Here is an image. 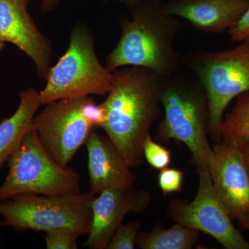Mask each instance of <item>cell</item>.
<instances>
[{"label": "cell", "mask_w": 249, "mask_h": 249, "mask_svg": "<svg viewBox=\"0 0 249 249\" xmlns=\"http://www.w3.org/2000/svg\"><path fill=\"white\" fill-rule=\"evenodd\" d=\"M47 249H77L79 234L68 228H57L45 232Z\"/></svg>", "instance_id": "ffe728a7"}, {"label": "cell", "mask_w": 249, "mask_h": 249, "mask_svg": "<svg viewBox=\"0 0 249 249\" xmlns=\"http://www.w3.org/2000/svg\"><path fill=\"white\" fill-rule=\"evenodd\" d=\"M6 42H1V41H0V53H1V52H3V51L4 50V49L6 48Z\"/></svg>", "instance_id": "4316f807"}, {"label": "cell", "mask_w": 249, "mask_h": 249, "mask_svg": "<svg viewBox=\"0 0 249 249\" xmlns=\"http://www.w3.org/2000/svg\"><path fill=\"white\" fill-rule=\"evenodd\" d=\"M60 0H41V9L45 13H52L58 8Z\"/></svg>", "instance_id": "603a6c76"}, {"label": "cell", "mask_w": 249, "mask_h": 249, "mask_svg": "<svg viewBox=\"0 0 249 249\" xmlns=\"http://www.w3.org/2000/svg\"><path fill=\"white\" fill-rule=\"evenodd\" d=\"M1 235H0V247H1Z\"/></svg>", "instance_id": "83f0119b"}, {"label": "cell", "mask_w": 249, "mask_h": 249, "mask_svg": "<svg viewBox=\"0 0 249 249\" xmlns=\"http://www.w3.org/2000/svg\"><path fill=\"white\" fill-rule=\"evenodd\" d=\"M249 6V0H170L163 9L196 30L221 34L235 27Z\"/></svg>", "instance_id": "5bb4252c"}, {"label": "cell", "mask_w": 249, "mask_h": 249, "mask_svg": "<svg viewBox=\"0 0 249 249\" xmlns=\"http://www.w3.org/2000/svg\"><path fill=\"white\" fill-rule=\"evenodd\" d=\"M228 31L232 42L240 43L249 41V6L235 27Z\"/></svg>", "instance_id": "7402d4cb"}, {"label": "cell", "mask_w": 249, "mask_h": 249, "mask_svg": "<svg viewBox=\"0 0 249 249\" xmlns=\"http://www.w3.org/2000/svg\"><path fill=\"white\" fill-rule=\"evenodd\" d=\"M112 72L98 60L92 31L83 23L72 28L66 52L49 70L40 91L42 106L65 98L106 96L112 88Z\"/></svg>", "instance_id": "277c9868"}, {"label": "cell", "mask_w": 249, "mask_h": 249, "mask_svg": "<svg viewBox=\"0 0 249 249\" xmlns=\"http://www.w3.org/2000/svg\"><path fill=\"white\" fill-rule=\"evenodd\" d=\"M129 16L120 18L121 34L115 48L107 55L106 66L113 72L120 67H145L170 77L182 65L175 42L183 24L167 14L157 0H142L127 6Z\"/></svg>", "instance_id": "7a4b0ae2"}, {"label": "cell", "mask_w": 249, "mask_h": 249, "mask_svg": "<svg viewBox=\"0 0 249 249\" xmlns=\"http://www.w3.org/2000/svg\"><path fill=\"white\" fill-rule=\"evenodd\" d=\"M119 1L121 4H124V6H129L130 5L135 4V3L139 2V1H142V0H116ZM157 1H160V0H157Z\"/></svg>", "instance_id": "484cf974"}, {"label": "cell", "mask_w": 249, "mask_h": 249, "mask_svg": "<svg viewBox=\"0 0 249 249\" xmlns=\"http://www.w3.org/2000/svg\"><path fill=\"white\" fill-rule=\"evenodd\" d=\"M241 150H242V154H243L244 157L246 160L247 165L249 169V143L247 145H244V146L239 147Z\"/></svg>", "instance_id": "d4e9b609"}, {"label": "cell", "mask_w": 249, "mask_h": 249, "mask_svg": "<svg viewBox=\"0 0 249 249\" xmlns=\"http://www.w3.org/2000/svg\"><path fill=\"white\" fill-rule=\"evenodd\" d=\"M209 172L214 191L232 220L249 214V169L242 150L222 141L214 144Z\"/></svg>", "instance_id": "30bf717a"}, {"label": "cell", "mask_w": 249, "mask_h": 249, "mask_svg": "<svg viewBox=\"0 0 249 249\" xmlns=\"http://www.w3.org/2000/svg\"><path fill=\"white\" fill-rule=\"evenodd\" d=\"M112 88L101 103L102 128L131 168L143 163L142 147L163 114L161 96L168 77L145 67L125 66L112 72Z\"/></svg>", "instance_id": "6da1fadb"}, {"label": "cell", "mask_w": 249, "mask_h": 249, "mask_svg": "<svg viewBox=\"0 0 249 249\" xmlns=\"http://www.w3.org/2000/svg\"><path fill=\"white\" fill-rule=\"evenodd\" d=\"M199 231L176 223L165 229L158 223L149 232H139L137 245L142 249H191L199 239Z\"/></svg>", "instance_id": "2e32d148"}, {"label": "cell", "mask_w": 249, "mask_h": 249, "mask_svg": "<svg viewBox=\"0 0 249 249\" xmlns=\"http://www.w3.org/2000/svg\"><path fill=\"white\" fill-rule=\"evenodd\" d=\"M19 97L17 110L0 123V171L20 145L31 128L34 116L42 106L40 92L35 88L19 91Z\"/></svg>", "instance_id": "9a60e30c"}, {"label": "cell", "mask_w": 249, "mask_h": 249, "mask_svg": "<svg viewBox=\"0 0 249 249\" xmlns=\"http://www.w3.org/2000/svg\"><path fill=\"white\" fill-rule=\"evenodd\" d=\"M85 145L90 191L96 196L106 190L134 188L135 175L107 136L93 131Z\"/></svg>", "instance_id": "4fadbf2b"}, {"label": "cell", "mask_w": 249, "mask_h": 249, "mask_svg": "<svg viewBox=\"0 0 249 249\" xmlns=\"http://www.w3.org/2000/svg\"><path fill=\"white\" fill-rule=\"evenodd\" d=\"M184 173L173 168H163L158 175V184L163 196L178 193L182 188Z\"/></svg>", "instance_id": "44dd1931"}, {"label": "cell", "mask_w": 249, "mask_h": 249, "mask_svg": "<svg viewBox=\"0 0 249 249\" xmlns=\"http://www.w3.org/2000/svg\"><path fill=\"white\" fill-rule=\"evenodd\" d=\"M142 152L147 163L156 170L167 168L171 162L172 152L155 142L150 134L145 139Z\"/></svg>", "instance_id": "d6986e66"}, {"label": "cell", "mask_w": 249, "mask_h": 249, "mask_svg": "<svg viewBox=\"0 0 249 249\" xmlns=\"http://www.w3.org/2000/svg\"><path fill=\"white\" fill-rule=\"evenodd\" d=\"M199 187L191 202L170 201L167 214L174 222L213 237L227 249H249V243L233 224L217 197L209 170H198Z\"/></svg>", "instance_id": "9c48e42d"}, {"label": "cell", "mask_w": 249, "mask_h": 249, "mask_svg": "<svg viewBox=\"0 0 249 249\" xmlns=\"http://www.w3.org/2000/svg\"><path fill=\"white\" fill-rule=\"evenodd\" d=\"M95 196L91 204L92 224L83 247L105 249L128 214H140L151 204L150 192L144 189H108Z\"/></svg>", "instance_id": "7c38bea8"}, {"label": "cell", "mask_w": 249, "mask_h": 249, "mask_svg": "<svg viewBox=\"0 0 249 249\" xmlns=\"http://www.w3.org/2000/svg\"><path fill=\"white\" fill-rule=\"evenodd\" d=\"M241 227L249 231V214H246L237 220Z\"/></svg>", "instance_id": "cb8c5ba5"}, {"label": "cell", "mask_w": 249, "mask_h": 249, "mask_svg": "<svg viewBox=\"0 0 249 249\" xmlns=\"http://www.w3.org/2000/svg\"><path fill=\"white\" fill-rule=\"evenodd\" d=\"M9 173L0 185V201L19 194L61 196L82 193L81 175L59 165L30 128L8 161Z\"/></svg>", "instance_id": "52a82bcc"}, {"label": "cell", "mask_w": 249, "mask_h": 249, "mask_svg": "<svg viewBox=\"0 0 249 249\" xmlns=\"http://www.w3.org/2000/svg\"><path fill=\"white\" fill-rule=\"evenodd\" d=\"M236 98L235 106L223 117L219 130L222 142L241 147L249 143V91Z\"/></svg>", "instance_id": "e0dca14e"}, {"label": "cell", "mask_w": 249, "mask_h": 249, "mask_svg": "<svg viewBox=\"0 0 249 249\" xmlns=\"http://www.w3.org/2000/svg\"><path fill=\"white\" fill-rule=\"evenodd\" d=\"M36 113L31 128L59 165L66 168L96 127H102L106 114L91 96L65 98L45 105Z\"/></svg>", "instance_id": "ba28073f"}, {"label": "cell", "mask_w": 249, "mask_h": 249, "mask_svg": "<svg viewBox=\"0 0 249 249\" xmlns=\"http://www.w3.org/2000/svg\"><path fill=\"white\" fill-rule=\"evenodd\" d=\"M30 1L0 0V41L12 44L30 58L37 76L46 80L52 67V44L29 14Z\"/></svg>", "instance_id": "8fae6325"}, {"label": "cell", "mask_w": 249, "mask_h": 249, "mask_svg": "<svg viewBox=\"0 0 249 249\" xmlns=\"http://www.w3.org/2000/svg\"><path fill=\"white\" fill-rule=\"evenodd\" d=\"M161 103L164 116L157 127L156 140L163 144L170 140L183 142L191 151L196 169L209 170L213 155L208 139L209 105L200 82L178 73L168 77Z\"/></svg>", "instance_id": "3957f363"}, {"label": "cell", "mask_w": 249, "mask_h": 249, "mask_svg": "<svg viewBox=\"0 0 249 249\" xmlns=\"http://www.w3.org/2000/svg\"><path fill=\"white\" fill-rule=\"evenodd\" d=\"M92 192L61 196L19 194L0 201V226L16 232H44L57 228L89 235L92 224Z\"/></svg>", "instance_id": "8992f818"}, {"label": "cell", "mask_w": 249, "mask_h": 249, "mask_svg": "<svg viewBox=\"0 0 249 249\" xmlns=\"http://www.w3.org/2000/svg\"><path fill=\"white\" fill-rule=\"evenodd\" d=\"M142 224L140 221H131L121 224L114 232L106 249H134Z\"/></svg>", "instance_id": "ac0fdd59"}, {"label": "cell", "mask_w": 249, "mask_h": 249, "mask_svg": "<svg viewBox=\"0 0 249 249\" xmlns=\"http://www.w3.org/2000/svg\"><path fill=\"white\" fill-rule=\"evenodd\" d=\"M182 65L193 72L204 87L209 105V136L222 142L220 125L229 103L249 91V41L219 52L199 50L182 55Z\"/></svg>", "instance_id": "5b68a950"}]
</instances>
